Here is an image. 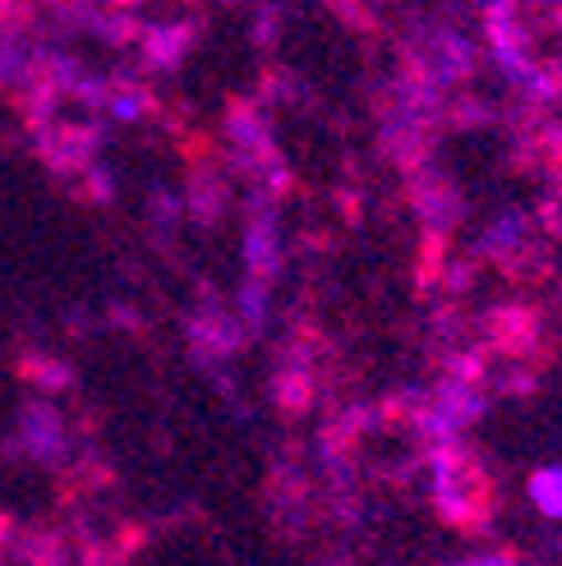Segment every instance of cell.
Instances as JSON below:
<instances>
[{"label":"cell","instance_id":"cell-1","mask_svg":"<svg viewBox=\"0 0 562 566\" xmlns=\"http://www.w3.org/2000/svg\"><path fill=\"white\" fill-rule=\"evenodd\" d=\"M19 442L28 457L38 461H51L65 451V429H61V415H55L51 406H28L23 419H19Z\"/></svg>","mask_w":562,"mask_h":566},{"label":"cell","instance_id":"cell-2","mask_svg":"<svg viewBox=\"0 0 562 566\" xmlns=\"http://www.w3.org/2000/svg\"><path fill=\"white\" fill-rule=\"evenodd\" d=\"M530 497L540 502V512L562 516V470H540L530 479Z\"/></svg>","mask_w":562,"mask_h":566},{"label":"cell","instance_id":"cell-3","mask_svg":"<svg viewBox=\"0 0 562 566\" xmlns=\"http://www.w3.org/2000/svg\"><path fill=\"white\" fill-rule=\"evenodd\" d=\"M180 46H185V28H157V33L148 38V55L157 65H171L180 55Z\"/></svg>","mask_w":562,"mask_h":566},{"label":"cell","instance_id":"cell-4","mask_svg":"<svg viewBox=\"0 0 562 566\" xmlns=\"http://www.w3.org/2000/svg\"><path fill=\"white\" fill-rule=\"evenodd\" d=\"M28 378H33L38 387H65L70 369H65V364H51V359H33V364H28Z\"/></svg>","mask_w":562,"mask_h":566},{"label":"cell","instance_id":"cell-5","mask_svg":"<svg viewBox=\"0 0 562 566\" xmlns=\"http://www.w3.org/2000/svg\"><path fill=\"white\" fill-rule=\"evenodd\" d=\"M14 78H23V55L10 42H0V83H14Z\"/></svg>","mask_w":562,"mask_h":566},{"label":"cell","instance_id":"cell-6","mask_svg":"<svg viewBox=\"0 0 562 566\" xmlns=\"http://www.w3.org/2000/svg\"><path fill=\"white\" fill-rule=\"evenodd\" d=\"M144 106H148V97H138V93H121V97H111V111H116L121 120L144 116Z\"/></svg>","mask_w":562,"mask_h":566},{"label":"cell","instance_id":"cell-7","mask_svg":"<svg viewBox=\"0 0 562 566\" xmlns=\"http://www.w3.org/2000/svg\"><path fill=\"white\" fill-rule=\"evenodd\" d=\"M466 566H512V562H502V557H485V562H466Z\"/></svg>","mask_w":562,"mask_h":566}]
</instances>
